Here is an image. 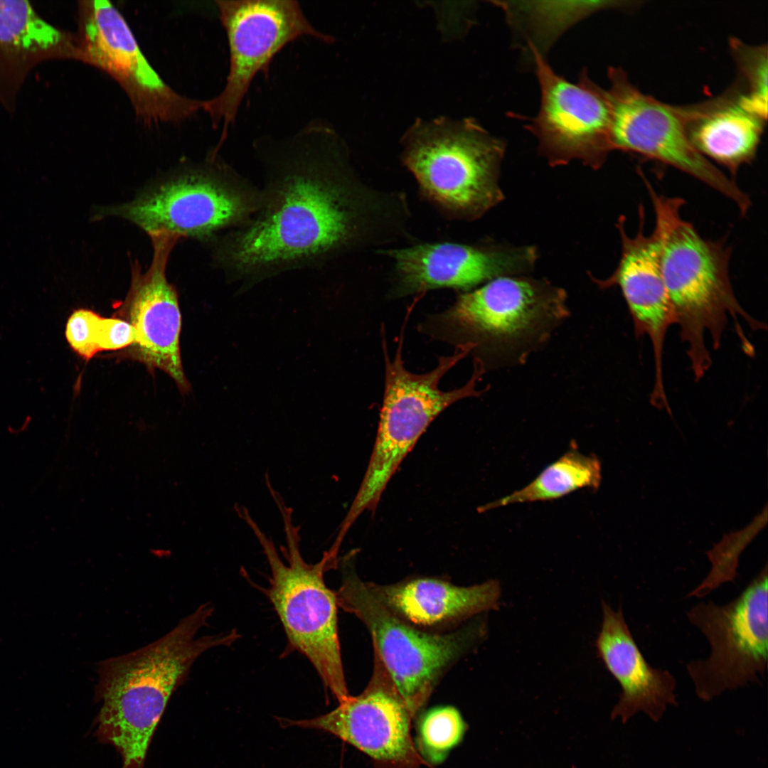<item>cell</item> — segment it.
<instances>
[{
    "label": "cell",
    "instance_id": "obj_2",
    "mask_svg": "<svg viewBox=\"0 0 768 768\" xmlns=\"http://www.w3.org/2000/svg\"><path fill=\"white\" fill-rule=\"evenodd\" d=\"M213 612L210 603L203 604L154 642L99 663L95 695L102 706L97 732L119 752L122 768H143L168 702L196 660L239 639L235 629L196 637Z\"/></svg>",
    "mask_w": 768,
    "mask_h": 768
},
{
    "label": "cell",
    "instance_id": "obj_1",
    "mask_svg": "<svg viewBox=\"0 0 768 768\" xmlns=\"http://www.w3.org/2000/svg\"><path fill=\"white\" fill-rule=\"evenodd\" d=\"M259 148L263 203L245 225L213 241V263L240 290L408 235L403 193L372 188L329 128L312 124Z\"/></svg>",
    "mask_w": 768,
    "mask_h": 768
},
{
    "label": "cell",
    "instance_id": "obj_11",
    "mask_svg": "<svg viewBox=\"0 0 768 768\" xmlns=\"http://www.w3.org/2000/svg\"><path fill=\"white\" fill-rule=\"evenodd\" d=\"M608 77L613 150L634 153L684 172L730 199L745 215L752 204L750 196L691 143L688 105H671L643 93L621 68H609Z\"/></svg>",
    "mask_w": 768,
    "mask_h": 768
},
{
    "label": "cell",
    "instance_id": "obj_26",
    "mask_svg": "<svg viewBox=\"0 0 768 768\" xmlns=\"http://www.w3.org/2000/svg\"><path fill=\"white\" fill-rule=\"evenodd\" d=\"M730 47L742 80V105L767 119V46H751L733 38Z\"/></svg>",
    "mask_w": 768,
    "mask_h": 768
},
{
    "label": "cell",
    "instance_id": "obj_22",
    "mask_svg": "<svg viewBox=\"0 0 768 768\" xmlns=\"http://www.w3.org/2000/svg\"><path fill=\"white\" fill-rule=\"evenodd\" d=\"M0 51L19 59L46 55L81 61L76 36L44 21L27 1L0 0Z\"/></svg>",
    "mask_w": 768,
    "mask_h": 768
},
{
    "label": "cell",
    "instance_id": "obj_10",
    "mask_svg": "<svg viewBox=\"0 0 768 768\" xmlns=\"http://www.w3.org/2000/svg\"><path fill=\"white\" fill-rule=\"evenodd\" d=\"M767 564L731 602H700L686 613L707 639L709 656L686 665L696 695L704 701L750 683L761 684L767 667Z\"/></svg>",
    "mask_w": 768,
    "mask_h": 768
},
{
    "label": "cell",
    "instance_id": "obj_3",
    "mask_svg": "<svg viewBox=\"0 0 768 768\" xmlns=\"http://www.w3.org/2000/svg\"><path fill=\"white\" fill-rule=\"evenodd\" d=\"M641 177L650 196L655 228L660 235L665 287L698 381L712 364L705 334L710 335L713 348L718 349L730 316L735 322L745 352L752 355L753 347L738 320L742 319L754 331L765 329L766 326L750 316L736 298L730 277V247L722 241L703 238L682 218L684 199L658 194L644 176Z\"/></svg>",
    "mask_w": 768,
    "mask_h": 768
},
{
    "label": "cell",
    "instance_id": "obj_16",
    "mask_svg": "<svg viewBox=\"0 0 768 768\" xmlns=\"http://www.w3.org/2000/svg\"><path fill=\"white\" fill-rule=\"evenodd\" d=\"M394 264V297L452 288L465 292L492 279L532 270L538 257L532 246L421 243L380 252Z\"/></svg>",
    "mask_w": 768,
    "mask_h": 768
},
{
    "label": "cell",
    "instance_id": "obj_4",
    "mask_svg": "<svg viewBox=\"0 0 768 768\" xmlns=\"http://www.w3.org/2000/svg\"><path fill=\"white\" fill-rule=\"evenodd\" d=\"M567 294L545 279L506 276L459 292L444 311L428 315L418 331L467 347L484 373L524 364L569 317Z\"/></svg>",
    "mask_w": 768,
    "mask_h": 768
},
{
    "label": "cell",
    "instance_id": "obj_12",
    "mask_svg": "<svg viewBox=\"0 0 768 768\" xmlns=\"http://www.w3.org/2000/svg\"><path fill=\"white\" fill-rule=\"evenodd\" d=\"M230 53L226 83L215 97L201 102L213 125L223 127L219 146L234 123L254 77L267 73L274 55L302 36L323 41L331 38L316 30L293 0L215 1Z\"/></svg>",
    "mask_w": 768,
    "mask_h": 768
},
{
    "label": "cell",
    "instance_id": "obj_25",
    "mask_svg": "<svg viewBox=\"0 0 768 768\" xmlns=\"http://www.w3.org/2000/svg\"><path fill=\"white\" fill-rule=\"evenodd\" d=\"M466 730V724L456 708L447 705L431 708L417 722V747L427 762L441 764L461 742Z\"/></svg>",
    "mask_w": 768,
    "mask_h": 768
},
{
    "label": "cell",
    "instance_id": "obj_18",
    "mask_svg": "<svg viewBox=\"0 0 768 768\" xmlns=\"http://www.w3.org/2000/svg\"><path fill=\"white\" fill-rule=\"evenodd\" d=\"M639 225L630 236L625 218H619L617 228L621 237L622 252L614 272L607 279L591 278L601 289L619 287L632 319L636 337L646 336L651 343L654 361V382L650 402L656 407L668 404L663 379V354L670 327L676 324L661 268V238L654 227L644 232L645 210L639 209Z\"/></svg>",
    "mask_w": 768,
    "mask_h": 768
},
{
    "label": "cell",
    "instance_id": "obj_15",
    "mask_svg": "<svg viewBox=\"0 0 768 768\" xmlns=\"http://www.w3.org/2000/svg\"><path fill=\"white\" fill-rule=\"evenodd\" d=\"M153 257L149 268L142 272L136 261L132 265V279L125 299L119 302L113 316L127 321L134 331V343L129 357L167 373L183 393L190 390L181 358L179 337L181 315L178 294L166 278L169 255L178 241L165 233L149 235Z\"/></svg>",
    "mask_w": 768,
    "mask_h": 768
},
{
    "label": "cell",
    "instance_id": "obj_6",
    "mask_svg": "<svg viewBox=\"0 0 768 768\" xmlns=\"http://www.w3.org/2000/svg\"><path fill=\"white\" fill-rule=\"evenodd\" d=\"M402 146L403 164L420 194L448 218L477 219L503 200L505 144L474 120L418 121Z\"/></svg>",
    "mask_w": 768,
    "mask_h": 768
},
{
    "label": "cell",
    "instance_id": "obj_19",
    "mask_svg": "<svg viewBox=\"0 0 768 768\" xmlns=\"http://www.w3.org/2000/svg\"><path fill=\"white\" fill-rule=\"evenodd\" d=\"M602 621L595 641L597 656L619 684L622 692L612 718L626 722L643 712L658 721L668 705L677 704L676 681L668 670L652 667L638 646L622 608L614 610L602 600Z\"/></svg>",
    "mask_w": 768,
    "mask_h": 768
},
{
    "label": "cell",
    "instance_id": "obj_7",
    "mask_svg": "<svg viewBox=\"0 0 768 768\" xmlns=\"http://www.w3.org/2000/svg\"><path fill=\"white\" fill-rule=\"evenodd\" d=\"M262 203L261 187L214 150L204 161L182 168L129 202L100 208L95 217L124 218L149 235L165 233L213 241L222 232L247 224Z\"/></svg>",
    "mask_w": 768,
    "mask_h": 768
},
{
    "label": "cell",
    "instance_id": "obj_20",
    "mask_svg": "<svg viewBox=\"0 0 768 768\" xmlns=\"http://www.w3.org/2000/svg\"><path fill=\"white\" fill-rule=\"evenodd\" d=\"M739 85L709 100L688 105V133L697 151L732 176L756 157L767 119L740 102Z\"/></svg>",
    "mask_w": 768,
    "mask_h": 768
},
{
    "label": "cell",
    "instance_id": "obj_8",
    "mask_svg": "<svg viewBox=\"0 0 768 768\" xmlns=\"http://www.w3.org/2000/svg\"><path fill=\"white\" fill-rule=\"evenodd\" d=\"M410 314L405 316L393 360L389 357L385 334L382 335L385 389L378 428L365 475L341 523L338 533L342 536L364 511L376 507L389 480L431 422L454 402L484 393L476 389L484 372L475 364L463 386L451 390L439 387L442 377L469 355L465 347H456L452 355L439 357L436 367L427 373H413L405 368L402 350Z\"/></svg>",
    "mask_w": 768,
    "mask_h": 768
},
{
    "label": "cell",
    "instance_id": "obj_28",
    "mask_svg": "<svg viewBox=\"0 0 768 768\" xmlns=\"http://www.w3.org/2000/svg\"><path fill=\"white\" fill-rule=\"evenodd\" d=\"M135 340L132 326L126 321L97 314L95 324V341L98 352L115 351L131 346Z\"/></svg>",
    "mask_w": 768,
    "mask_h": 768
},
{
    "label": "cell",
    "instance_id": "obj_23",
    "mask_svg": "<svg viewBox=\"0 0 768 768\" xmlns=\"http://www.w3.org/2000/svg\"><path fill=\"white\" fill-rule=\"evenodd\" d=\"M602 464L595 454H585L575 446L548 465L530 483L511 494L479 506V512L514 503L553 501L577 490L599 489Z\"/></svg>",
    "mask_w": 768,
    "mask_h": 768
},
{
    "label": "cell",
    "instance_id": "obj_5",
    "mask_svg": "<svg viewBox=\"0 0 768 768\" xmlns=\"http://www.w3.org/2000/svg\"><path fill=\"white\" fill-rule=\"evenodd\" d=\"M282 516L286 539L284 561L275 545L248 509L236 504L235 511L252 530L267 561L268 586L261 587L277 613L287 639V650L297 651L311 663L325 688L341 702L350 695L343 667L338 631L336 592L326 584L325 573L335 568L338 556L328 550L319 561L309 563L300 550L299 527L293 510L273 486H267Z\"/></svg>",
    "mask_w": 768,
    "mask_h": 768
},
{
    "label": "cell",
    "instance_id": "obj_27",
    "mask_svg": "<svg viewBox=\"0 0 768 768\" xmlns=\"http://www.w3.org/2000/svg\"><path fill=\"white\" fill-rule=\"evenodd\" d=\"M97 313L87 309L75 310L68 317L65 336L72 350L85 360L97 352L94 341V322Z\"/></svg>",
    "mask_w": 768,
    "mask_h": 768
},
{
    "label": "cell",
    "instance_id": "obj_21",
    "mask_svg": "<svg viewBox=\"0 0 768 768\" xmlns=\"http://www.w3.org/2000/svg\"><path fill=\"white\" fill-rule=\"evenodd\" d=\"M368 585L397 615L415 624L427 626L496 609L501 594L500 583L495 580L466 587L432 578L388 585Z\"/></svg>",
    "mask_w": 768,
    "mask_h": 768
},
{
    "label": "cell",
    "instance_id": "obj_17",
    "mask_svg": "<svg viewBox=\"0 0 768 768\" xmlns=\"http://www.w3.org/2000/svg\"><path fill=\"white\" fill-rule=\"evenodd\" d=\"M413 716L388 673L374 653L373 671L363 691L349 695L326 714L286 726L315 729L335 735L375 760L408 762L415 757L410 737Z\"/></svg>",
    "mask_w": 768,
    "mask_h": 768
},
{
    "label": "cell",
    "instance_id": "obj_24",
    "mask_svg": "<svg viewBox=\"0 0 768 768\" xmlns=\"http://www.w3.org/2000/svg\"><path fill=\"white\" fill-rule=\"evenodd\" d=\"M767 505L744 528L725 534L705 552L711 567L705 578L687 597L701 598L727 582H735L740 555L767 523Z\"/></svg>",
    "mask_w": 768,
    "mask_h": 768
},
{
    "label": "cell",
    "instance_id": "obj_9",
    "mask_svg": "<svg viewBox=\"0 0 768 768\" xmlns=\"http://www.w3.org/2000/svg\"><path fill=\"white\" fill-rule=\"evenodd\" d=\"M353 553L340 560L338 607L358 618L369 631L373 651L414 715L425 703L444 669L475 639L474 629L432 634L407 624L373 592L354 568Z\"/></svg>",
    "mask_w": 768,
    "mask_h": 768
},
{
    "label": "cell",
    "instance_id": "obj_14",
    "mask_svg": "<svg viewBox=\"0 0 768 768\" xmlns=\"http://www.w3.org/2000/svg\"><path fill=\"white\" fill-rule=\"evenodd\" d=\"M540 87L539 112L528 124L540 153L551 166L574 159L597 169L613 150L611 107L607 91L585 70L577 83L555 73L542 53L530 48Z\"/></svg>",
    "mask_w": 768,
    "mask_h": 768
},
{
    "label": "cell",
    "instance_id": "obj_13",
    "mask_svg": "<svg viewBox=\"0 0 768 768\" xmlns=\"http://www.w3.org/2000/svg\"><path fill=\"white\" fill-rule=\"evenodd\" d=\"M76 38L81 61L111 75L144 124L178 122L201 110V101L178 94L163 80L144 55L126 19L110 1L79 2Z\"/></svg>",
    "mask_w": 768,
    "mask_h": 768
}]
</instances>
